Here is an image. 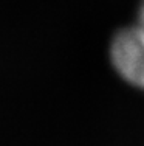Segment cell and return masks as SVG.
<instances>
[{"label": "cell", "mask_w": 144, "mask_h": 146, "mask_svg": "<svg viewBox=\"0 0 144 146\" xmlns=\"http://www.w3.org/2000/svg\"><path fill=\"white\" fill-rule=\"evenodd\" d=\"M110 56L115 70L126 81L144 89V0L136 22L115 36Z\"/></svg>", "instance_id": "6da1fadb"}]
</instances>
